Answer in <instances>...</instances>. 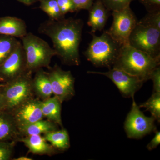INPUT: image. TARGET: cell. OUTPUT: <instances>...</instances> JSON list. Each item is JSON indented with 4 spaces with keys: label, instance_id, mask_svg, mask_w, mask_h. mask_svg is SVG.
Here are the masks:
<instances>
[{
    "label": "cell",
    "instance_id": "22",
    "mask_svg": "<svg viewBox=\"0 0 160 160\" xmlns=\"http://www.w3.org/2000/svg\"><path fill=\"white\" fill-rule=\"evenodd\" d=\"M40 9L51 19L58 20L65 18L61 12L56 0H39Z\"/></svg>",
    "mask_w": 160,
    "mask_h": 160
},
{
    "label": "cell",
    "instance_id": "1",
    "mask_svg": "<svg viewBox=\"0 0 160 160\" xmlns=\"http://www.w3.org/2000/svg\"><path fill=\"white\" fill-rule=\"evenodd\" d=\"M84 22L72 18L49 19L40 24L38 31L50 38L56 56L68 66H79V46Z\"/></svg>",
    "mask_w": 160,
    "mask_h": 160
},
{
    "label": "cell",
    "instance_id": "2",
    "mask_svg": "<svg viewBox=\"0 0 160 160\" xmlns=\"http://www.w3.org/2000/svg\"><path fill=\"white\" fill-rule=\"evenodd\" d=\"M160 63V58L152 57L127 45L121 47L112 68L122 70L146 82L150 80L152 72Z\"/></svg>",
    "mask_w": 160,
    "mask_h": 160
},
{
    "label": "cell",
    "instance_id": "33",
    "mask_svg": "<svg viewBox=\"0 0 160 160\" xmlns=\"http://www.w3.org/2000/svg\"><path fill=\"white\" fill-rule=\"evenodd\" d=\"M1 88H0V112L3 111V109H4V102H3V96Z\"/></svg>",
    "mask_w": 160,
    "mask_h": 160
},
{
    "label": "cell",
    "instance_id": "34",
    "mask_svg": "<svg viewBox=\"0 0 160 160\" xmlns=\"http://www.w3.org/2000/svg\"><path fill=\"white\" fill-rule=\"evenodd\" d=\"M14 160H32L31 158L27 157L26 156H21L20 157L14 159Z\"/></svg>",
    "mask_w": 160,
    "mask_h": 160
},
{
    "label": "cell",
    "instance_id": "29",
    "mask_svg": "<svg viewBox=\"0 0 160 160\" xmlns=\"http://www.w3.org/2000/svg\"><path fill=\"white\" fill-rule=\"evenodd\" d=\"M150 79L153 82V92H160V68L157 67L152 72Z\"/></svg>",
    "mask_w": 160,
    "mask_h": 160
},
{
    "label": "cell",
    "instance_id": "14",
    "mask_svg": "<svg viewBox=\"0 0 160 160\" xmlns=\"http://www.w3.org/2000/svg\"><path fill=\"white\" fill-rule=\"evenodd\" d=\"M27 33V26L24 20L15 17L0 18V35L21 39Z\"/></svg>",
    "mask_w": 160,
    "mask_h": 160
},
{
    "label": "cell",
    "instance_id": "25",
    "mask_svg": "<svg viewBox=\"0 0 160 160\" xmlns=\"http://www.w3.org/2000/svg\"><path fill=\"white\" fill-rule=\"evenodd\" d=\"M135 0H102L103 4L109 11H119L130 6Z\"/></svg>",
    "mask_w": 160,
    "mask_h": 160
},
{
    "label": "cell",
    "instance_id": "26",
    "mask_svg": "<svg viewBox=\"0 0 160 160\" xmlns=\"http://www.w3.org/2000/svg\"><path fill=\"white\" fill-rule=\"evenodd\" d=\"M14 142H0V160H9L13 152Z\"/></svg>",
    "mask_w": 160,
    "mask_h": 160
},
{
    "label": "cell",
    "instance_id": "23",
    "mask_svg": "<svg viewBox=\"0 0 160 160\" xmlns=\"http://www.w3.org/2000/svg\"><path fill=\"white\" fill-rule=\"evenodd\" d=\"M140 108H146V111H149L152 116L159 123L160 122V92H153L150 98L145 102L139 106Z\"/></svg>",
    "mask_w": 160,
    "mask_h": 160
},
{
    "label": "cell",
    "instance_id": "19",
    "mask_svg": "<svg viewBox=\"0 0 160 160\" xmlns=\"http://www.w3.org/2000/svg\"><path fill=\"white\" fill-rule=\"evenodd\" d=\"M58 125L49 120H39L27 126L18 128L19 135L25 136L41 135L57 130Z\"/></svg>",
    "mask_w": 160,
    "mask_h": 160
},
{
    "label": "cell",
    "instance_id": "5",
    "mask_svg": "<svg viewBox=\"0 0 160 160\" xmlns=\"http://www.w3.org/2000/svg\"><path fill=\"white\" fill-rule=\"evenodd\" d=\"M25 50L27 70L33 72L44 67L50 68L52 58L56 52L46 41L31 32L21 38Z\"/></svg>",
    "mask_w": 160,
    "mask_h": 160
},
{
    "label": "cell",
    "instance_id": "17",
    "mask_svg": "<svg viewBox=\"0 0 160 160\" xmlns=\"http://www.w3.org/2000/svg\"><path fill=\"white\" fill-rule=\"evenodd\" d=\"M62 102L56 97L42 101L41 109L44 118L62 127L61 111Z\"/></svg>",
    "mask_w": 160,
    "mask_h": 160
},
{
    "label": "cell",
    "instance_id": "4",
    "mask_svg": "<svg viewBox=\"0 0 160 160\" xmlns=\"http://www.w3.org/2000/svg\"><path fill=\"white\" fill-rule=\"evenodd\" d=\"M32 72L26 70L19 76L6 82L1 87L4 102L3 111L9 113L33 98Z\"/></svg>",
    "mask_w": 160,
    "mask_h": 160
},
{
    "label": "cell",
    "instance_id": "20",
    "mask_svg": "<svg viewBox=\"0 0 160 160\" xmlns=\"http://www.w3.org/2000/svg\"><path fill=\"white\" fill-rule=\"evenodd\" d=\"M43 137L55 149L60 151H66L70 147L69 135L66 129H62L49 132L45 133Z\"/></svg>",
    "mask_w": 160,
    "mask_h": 160
},
{
    "label": "cell",
    "instance_id": "3",
    "mask_svg": "<svg viewBox=\"0 0 160 160\" xmlns=\"http://www.w3.org/2000/svg\"><path fill=\"white\" fill-rule=\"evenodd\" d=\"M92 39L89 43L84 55L88 61L97 67H107L111 69L118 56L122 47L104 31L98 36L91 33Z\"/></svg>",
    "mask_w": 160,
    "mask_h": 160
},
{
    "label": "cell",
    "instance_id": "18",
    "mask_svg": "<svg viewBox=\"0 0 160 160\" xmlns=\"http://www.w3.org/2000/svg\"><path fill=\"white\" fill-rule=\"evenodd\" d=\"M32 86L34 92L43 99L51 97L53 94L48 72L42 69L36 71L34 77L32 78Z\"/></svg>",
    "mask_w": 160,
    "mask_h": 160
},
{
    "label": "cell",
    "instance_id": "6",
    "mask_svg": "<svg viewBox=\"0 0 160 160\" xmlns=\"http://www.w3.org/2000/svg\"><path fill=\"white\" fill-rule=\"evenodd\" d=\"M129 44L154 58H160V30L137 23L129 37Z\"/></svg>",
    "mask_w": 160,
    "mask_h": 160
},
{
    "label": "cell",
    "instance_id": "32",
    "mask_svg": "<svg viewBox=\"0 0 160 160\" xmlns=\"http://www.w3.org/2000/svg\"><path fill=\"white\" fill-rule=\"evenodd\" d=\"M16 1L25 6H30L33 5L37 2H38L39 0H16Z\"/></svg>",
    "mask_w": 160,
    "mask_h": 160
},
{
    "label": "cell",
    "instance_id": "11",
    "mask_svg": "<svg viewBox=\"0 0 160 160\" xmlns=\"http://www.w3.org/2000/svg\"><path fill=\"white\" fill-rule=\"evenodd\" d=\"M27 70L25 50L20 42L11 54L0 65V76L9 82Z\"/></svg>",
    "mask_w": 160,
    "mask_h": 160
},
{
    "label": "cell",
    "instance_id": "13",
    "mask_svg": "<svg viewBox=\"0 0 160 160\" xmlns=\"http://www.w3.org/2000/svg\"><path fill=\"white\" fill-rule=\"evenodd\" d=\"M87 24L91 28V33L102 30L109 16V11L102 0H96L89 10Z\"/></svg>",
    "mask_w": 160,
    "mask_h": 160
},
{
    "label": "cell",
    "instance_id": "31",
    "mask_svg": "<svg viewBox=\"0 0 160 160\" xmlns=\"http://www.w3.org/2000/svg\"><path fill=\"white\" fill-rule=\"evenodd\" d=\"M160 143V131H156L155 132V135L152 140L150 141V142L147 145V148L149 151L153 150L159 145Z\"/></svg>",
    "mask_w": 160,
    "mask_h": 160
},
{
    "label": "cell",
    "instance_id": "24",
    "mask_svg": "<svg viewBox=\"0 0 160 160\" xmlns=\"http://www.w3.org/2000/svg\"><path fill=\"white\" fill-rule=\"evenodd\" d=\"M138 23L160 30V10L149 12L148 14L138 21Z\"/></svg>",
    "mask_w": 160,
    "mask_h": 160
},
{
    "label": "cell",
    "instance_id": "15",
    "mask_svg": "<svg viewBox=\"0 0 160 160\" xmlns=\"http://www.w3.org/2000/svg\"><path fill=\"white\" fill-rule=\"evenodd\" d=\"M18 140L24 143L29 151L34 154L51 155L56 151L54 147L47 142L41 135L25 136Z\"/></svg>",
    "mask_w": 160,
    "mask_h": 160
},
{
    "label": "cell",
    "instance_id": "35",
    "mask_svg": "<svg viewBox=\"0 0 160 160\" xmlns=\"http://www.w3.org/2000/svg\"><path fill=\"white\" fill-rule=\"evenodd\" d=\"M2 81H4V79L0 76V82H2Z\"/></svg>",
    "mask_w": 160,
    "mask_h": 160
},
{
    "label": "cell",
    "instance_id": "28",
    "mask_svg": "<svg viewBox=\"0 0 160 160\" xmlns=\"http://www.w3.org/2000/svg\"><path fill=\"white\" fill-rule=\"evenodd\" d=\"M76 12L81 10H89L94 2V0H71Z\"/></svg>",
    "mask_w": 160,
    "mask_h": 160
},
{
    "label": "cell",
    "instance_id": "21",
    "mask_svg": "<svg viewBox=\"0 0 160 160\" xmlns=\"http://www.w3.org/2000/svg\"><path fill=\"white\" fill-rule=\"evenodd\" d=\"M19 42L16 38L0 35V65L9 56Z\"/></svg>",
    "mask_w": 160,
    "mask_h": 160
},
{
    "label": "cell",
    "instance_id": "12",
    "mask_svg": "<svg viewBox=\"0 0 160 160\" xmlns=\"http://www.w3.org/2000/svg\"><path fill=\"white\" fill-rule=\"evenodd\" d=\"M41 103L42 101L38 99L32 98L12 112L11 114L18 128L44 118Z\"/></svg>",
    "mask_w": 160,
    "mask_h": 160
},
{
    "label": "cell",
    "instance_id": "10",
    "mask_svg": "<svg viewBox=\"0 0 160 160\" xmlns=\"http://www.w3.org/2000/svg\"><path fill=\"white\" fill-rule=\"evenodd\" d=\"M87 73L105 76L116 86L123 97L132 98L145 82L138 78L131 75L121 69L112 68L106 72L89 71Z\"/></svg>",
    "mask_w": 160,
    "mask_h": 160
},
{
    "label": "cell",
    "instance_id": "30",
    "mask_svg": "<svg viewBox=\"0 0 160 160\" xmlns=\"http://www.w3.org/2000/svg\"><path fill=\"white\" fill-rule=\"evenodd\" d=\"M148 12L160 10V0H139Z\"/></svg>",
    "mask_w": 160,
    "mask_h": 160
},
{
    "label": "cell",
    "instance_id": "36",
    "mask_svg": "<svg viewBox=\"0 0 160 160\" xmlns=\"http://www.w3.org/2000/svg\"><path fill=\"white\" fill-rule=\"evenodd\" d=\"M4 86V85H3V84H0V88H1V87H3V86Z\"/></svg>",
    "mask_w": 160,
    "mask_h": 160
},
{
    "label": "cell",
    "instance_id": "27",
    "mask_svg": "<svg viewBox=\"0 0 160 160\" xmlns=\"http://www.w3.org/2000/svg\"><path fill=\"white\" fill-rule=\"evenodd\" d=\"M61 12L64 15L68 12H76L74 6L71 0H56Z\"/></svg>",
    "mask_w": 160,
    "mask_h": 160
},
{
    "label": "cell",
    "instance_id": "8",
    "mask_svg": "<svg viewBox=\"0 0 160 160\" xmlns=\"http://www.w3.org/2000/svg\"><path fill=\"white\" fill-rule=\"evenodd\" d=\"M131 110L127 115L124 123V129L128 138L140 139L156 130L154 118L145 115L136 103L132 97Z\"/></svg>",
    "mask_w": 160,
    "mask_h": 160
},
{
    "label": "cell",
    "instance_id": "16",
    "mask_svg": "<svg viewBox=\"0 0 160 160\" xmlns=\"http://www.w3.org/2000/svg\"><path fill=\"white\" fill-rule=\"evenodd\" d=\"M19 135L16 123L11 113L0 112V142H10Z\"/></svg>",
    "mask_w": 160,
    "mask_h": 160
},
{
    "label": "cell",
    "instance_id": "9",
    "mask_svg": "<svg viewBox=\"0 0 160 160\" xmlns=\"http://www.w3.org/2000/svg\"><path fill=\"white\" fill-rule=\"evenodd\" d=\"M48 72L54 96L63 102L74 96L75 78L70 71H65L56 65Z\"/></svg>",
    "mask_w": 160,
    "mask_h": 160
},
{
    "label": "cell",
    "instance_id": "7",
    "mask_svg": "<svg viewBox=\"0 0 160 160\" xmlns=\"http://www.w3.org/2000/svg\"><path fill=\"white\" fill-rule=\"evenodd\" d=\"M113 21L107 33L122 46L129 45V39L132 32L138 21L130 6L125 9L112 12Z\"/></svg>",
    "mask_w": 160,
    "mask_h": 160
}]
</instances>
